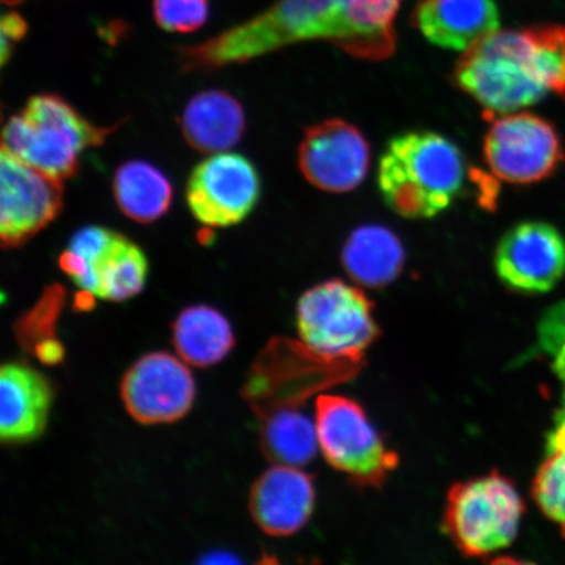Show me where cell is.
I'll list each match as a JSON object with an SVG mask.
<instances>
[{
	"mask_svg": "<svg viewBox=\"0 0 565 565\" xmlns=\"http://www.w3.org/2000/svg\"><path fill=\"white\" fill-rule=\"evenodd\" d=\"M172 342L177 355L196 369L221 363L235 348L230 321L207 306L189 307L175 318Z\"/></svg>",
	"mask_w": 565,
	"mask_h": 565,
	"instance_id": "obj_20",
	"label": "cell"
},
{
	"mask_svg": "<svg viewBox=\"0 0 565 565\" xmlns=\"http://www.w3.org/2000/svg\"><path fill=\"white\" fill-rule=\"evenodd\" d=\"M524 513L512 480L493 470L451 487L444 529L465 556L484 557L512 545Z\"/></svg>",
	"mask_w": 565,
	"mask_h": 565,
	"instance_id": "obj_5",
	"label": "cell"
},
{
	"mask_svg": "<svg viewBox=\"0 0 565 565\" xmlns=\"http://www.w3.org/2000/svg\"><path fill=\"white\" fill-rule=\"evenodd\" d=\"M373 302L341 279L320 282L301 296L296 322L302 343L334 358L364 356L380 337Z\"/></svg>",
	"mask_w": 565,
	"mask_h": 565,
	"instance_id": "obj_8",
	"label": "cell"
},
{
	"mask_svg": "<svg viewBox=\"0 0 565 565\" xmlns=\"http://www.w3.org/2000/svg\"><path fill=\"white\" fill-rule=\"evenodd\" d=\"M413 25L430 44L466 52L499 31L500 15L493 0H419Z\"/></svg>",
	"mask_w": 565,
	"mask_h": 565,
	"instance_id": "obj_17",
	"label": "cell"
},
{
	"mask_svg": "<svg viewBox=\"0 0 565 565\" xmlns=\"http://www.w3.org/2000/svg\"><path fill=\"white\" fill-rule=\"evenodd\" d=\"M53 388L44 374L24 363H9L0 371V437L21 444L38 439L46 428Z\"/></svg>",
	"mask_w": 565,
	"mask_h": 565,
	"instance_id": "obj_16",
	"label": "cell"
},
{
	"mask_svg": "<svg viewBox=\"0 0 565 565\" xmlns=\"http://www.w3.org/2000/svg\"><path fill=\"white\" fill-rule=\"evenodd\" d=\"M494 271L512 291L546 294L565 275V237L545 222H522L500 238L493 256Z\"/></svg>",
	"mask_w": 565,
	"mask_h": 565,
	"instance_id": "obj_13",
	"label": "cell"
},
{
	"mask_svg": "<svg viewBox=\"0 0 565 565\" xmlns=\"http://www.w3.org/2000/svg\"><path fill=\"white\" fill-rule=\"evenodd\" d=\"M536 73L550 92L565 100V25L529 26Z\"/></svg>",
	"mask_w": 565,
	"mask_h": 565,
	"instance_id": "obj_24",
	"label": "cell"
},
{
	"mask_svg": "<svg viewBox=\"0 0 565 565\" xmlns=\"http://www.w3.org/2000/svg\"><path fill=\"white\" fill-rule=\"evenodd\" d=\"M196 387L188 364L168 352L141 356L126 372L121 397L134 420L154 426L185 418L195 401Z\"/></svg>",
	"mask_w": 565,
	"mask_h": 565,
	"instance_id": "obj_12",
	"label": "cell"
},
{
	"mask_svg": "<svg viewBox=\"0 0 565 565\" xmlns=\"http://www.w3.org/2000/svg\"><path fill=\"white\" fill-rule=\"evenodd\" d=\"M554 372L565 384V344L555 353Z\"/></svg>",
	"mask_w": 565,
	"mask_h": 565,
	"instance_id": "obj_32",
	"label": "cell"
},
{
	"mask_svg": "<svg viewBox=\"0 0 565 565\" xmlns=\"http://www.w3.org/2000/svg\"><path fill=\"white\" fill-rule=\"evenodd\" d=\"M116 235L117 232L97 227V225L86 227L75 233L74 237L71 238L68 249L79 254L81 257L86 259L95 275L96 264L103 258L104 254L108 252Z\"/></svg>",
	"mask_w": 565,
	"mask_h": 565,
	"instance_id": "obj_27",
	"label": "cell"
},
{
	"mask_svg": "<svg viewBox=\"0 0 565 565\" xmlns=\"http://www.w3.org/2000/svg\"><path fill=\"white\" fill-rule=\"evenodd\" d=\"M115 130L90 124L60 95H35L6 124L3 150L63 181L77 172L84 151L104 145Z\"/></svg>",
	"mask_w": 565,
	"mask_h": 565,
	"instance_id": "obj_3",
	"label": "cell"
},
{
	"mask_svg": "<svg viewBox=\"0 0 565 565\" xmlns=\"http://www.w3.org/2000/svg\"><path fill=\"white\" fill-rule=\"evenodd\" d=\"M454 82L491 118L522 110L548 94L536 73L527 28L497 31L477 42L457 62Z\"/></svg>",
	"mask_w": 565,
	"mask_h": 565,
	"instance_id": "obj_4",
	"label": "cell"
},
{
	"mask_svg": "<svg viewBox=\"0 0 565 565\" xmlns=\"http://www.w3.org/2000/svg\"><path fill=\"white\" fill-rule=\"evenodd\" d=\"M148 259L141 247L117 233L95 266L96 298L122 302L134 298L147 282Z\"/></svg>",
	"mask_w": 565,
	"mask_h": 565,
	"instance_id": "obj_23",
	"label": "cell"
},
{
	"mask_svg": "<svg viewBox=\"0 0 565 565\" xmlns=\"http://www.w3.org/2000/svg\"><path fill=\"white\" fill-rule=\"evenodd\" d=\"M370 166L369 140L344 119H327L309 127L299 147L301 173L323 192H352L362 185Z\"/></svg>",
	"mask_w": 565,
	"mask_h": 565,
	"instance_id": "obj_14",
	"label": "cell"
},
{
	"mask_svg": "<svg viewBox=\"0 0 565 565\" xmlns=\"http://www.w3.org/2000/svg\"><path fill=\"white\" fill-rule=\"evenodd\" d=\"M260 196V177L249 159L217 152L204 159L189 177L186 202L198 222L227 228L245 221Z\"/></svg>",
	"mask_w": 565,
	"mask_h": 565,
	"instance_id": "obj_10",
	"label": "cell"
},
{
	"mask_svg": "<svg viewBox=\"0 0 565 565\" xmlns=\"http://www.w3.org/2000/svg\"><path fill=\"white\" fill-rule=\"evenodd\" d=\"M532 498L565 539V451L548 455L534 478Z\"/></svg>",
	"mask_w": 565,
	"mask_h": 565,
	"instance_id": "obj_25",
	"label": "cell"
},
{
	"mask_svg": "<svg viewBox=\"0 0 565 565\" xmlns=\"http://www.w3.org/2000/svg\"><path fill=\"white\" fill-rule=\"evenodd\" d=\"M113 193L124 214L138 223H153L171 209L173 189L159 168L143 160L125 162L113 180Z\"/></svg>",
	"mask_w": 565,
	"mask_h": 565,
	"instance_id": "obj_21",
	"label": "cell"
},
{
	"mask_svg": "<svg viewBox=\"0 0 565 565\" xmlns=\"http://www.w3.org/2000/svg\"><path fill=\"white\" fill-rule=\"evenodd\" d=\"M2 2L7 6H10V7H15V6H19L21 3H25L26 0H2Z\"/></svg>",
	"mask_w": 565,
	"mask_h": 565,
	"instance_id": "obj_33",
	"label": "cell"
},
{
	"mask_svg": "<svg viewBox=\"0 0 565 565\" xmlns=\"http://www.w3.org/2000/svg\"><path fill=\"white\" fill-rule=\"evenodd\" d=\"M349 277L364 287L383 288L397 279L406 264V249L397 233L369 224L350 233L342 247Z\"/></svg>",
	"mask_w": 565,
	"mask_h": 565,
	"instance_id": "obj_19",
	"label": "cell"
},
{
	"mask_svg": "<svg viewBox=\"0 0 565 565\" xmlns=\"http://www.w3.org/2000/svg\"><path fill=\"white\" fill-rule=\"evenodd\" d=\"M0 30H2V65L11 58L13 49L28 32L26 21L21 18L20 13L12 11L4 13L0 21Z\"/></svg>",
	"mask_w": 565,
	"mask_h": 565,
	"instance_id": "obj_29",
	"label": "cell"
},
{
	"mask_svg": "<svg viewBox=\"0 0 565 565\" xmlns=\"http://www.w3.org/2000/svg\"><path fill=\"white\" fill-rule=\"evenodd\" d=\"M316 428L324 459L360 489H379L398 468L399 456L386 447L364 408L351 398L320 395Z\"/></svg>",
	"mask_w": 565,
	"mask_h": 565,
	"instance_id": "obj_7",
	"label": "cell"
},
{
	"mask_svg": "<svg viewBox=\"0 0 565 565\" xmlns=\"http://www.w3.org/2000/svg\"><path fill=\"white\" fill-rule=\"evenodd\" d=\"M364 364V356H328L306 343L275 339L250 381V398L259 416L281 408H299L324 388L348 383Z\"/></svg>",
	"mask_w": 565,
	"mask_h": 565,
	"instance_id": "obj_6",
	"label": "cell"
},
{
	"mask_svg": "<svg viewBox=\"0 0 565 565\" xmlns=\"http://www.w3.org/2000/svg\"><path fill=\"white\" fill-rule=\"evenodd\" d=\"M35 352H38L41 362L47 364L58 363L63 355L61 343L53 341V339H46V341L35 345Z\"/></svg>",
	"mask_w": 565,
	"mask_h": 565,
	"instance_id": "obj_31",
	"label": "cell"
},
{
	"mask_svg": "<svg viewBox=\"0 0 565 565\" xmlns=\"http://www.w3.org/2000/svg\"><path fill=\"white\" fill-rule=\"evenodd\" d=\"M63 209L62 181L3 150L0 154V237L13 249L55 221Z\"/></svg>",
	"mask_w": 565,
	"mask_h": 565,
	"instance_id": "obj_11",
	"label": "cell"
},
{
	"mask_svg": "<svg viewBox=\"0 0 565 565\" xmlns=\"http://www.w3.org/2000/svg\"><path fill=\"white\" fill-rule=\"evenodd\" d=\"M540 348L555 355L565 344V300L555 303L543 315L539 328Z\"/></svg>",
	"mask_w": 565,
	"mask_h": 565,
	"instance_id": "obj_28",
	"label": "cell"
},
{
	"mask_svg": "<svg viewBox=\"0 0 565 565\" xmlns=\"http://www.w3.org/2000/svg\"><path fill=\"white\" fill-rule=\"evenodd\" d=\"M152 11L161 30L192 33L206 24L210 0H153Z\"/></svg>",
	"mask_w": 565,
	"mask_h": 565,
	"instance_id": "obj_26",
	"label": "cell"
},
{
	"mask_svg": "<svg viewBox=\"0 0 565 565\" xmlns=\"http://www.w3.org/2000/svg\"><path fill=\"white\" fill-rule=\"evenodd\" d=\"M316 505L312 477L294 466L274 465L253 484L249 510L254 522L271 536L298 533Z\"/></svg>",
	"mask_w": 565,
	"mask_h": 565,
	"instance_id": "obj_15",
	"label": "cell"
},
{
	"mask_svg": "<svg viewBox=\"0 0 565 565\" xmlns=\"http://www.w3.org/2000/svg\"><path fill=\"white\" fill-rule=\"evenodd\" d=\"M459 147L439 132L415 130L387 141L377 169L386 206L405 218H430L448 210L475 179Z\"/></svg>",
	"mask_w": 565,
	"mask_h": 565,
	"instance_id": "obj_2",
	"label": "cell"
},
{
	"mask_svg": "<svg viewBox=\"0 0 565 565\" xmlns=\"http://www.w3.org/2000/svg\"><path fill=\"white\" fill-rule=\"evenodd\" d=\"M546 450L547 455L565 451V393L562 405L556 409L554 416V427L547 434Z\"/></svg>",
	"mask_w": 565,
	"mask_h": 565,
	"instance_id": "obj_30",
	"label": "cell"
},
{
	"mask_svg": "<svg viewBox=\"0 0 565 565\" xmlns=\"http://www.w3.org/2000/svg\"><path fill=\"white\" fill-rule=\"evenodd\" d=\"M404 0H277L257 17L201 44L183 47V71L246 63L299 42L323 41L358 60L385 61L395 52V19Z\"/></svg>",
	"mask_w": 565,
	"mask_h": 565,
	"instance_id": "obj_1",
	"label": "cell"
},
{
	"mask_svg": "<svg viewBox=\"0 0 565 565\" xmlns=\"http://www.w3.org/2000/svg\"><path fill=\"white\" fill-rule=\"evenodd\" d=\"M260 418V447L271 462L301 468L312 461L320 448L316 423L300 408H281Z\"/></svg>",
	"mask_w": 565,
	"mask_h": 565,
	"instance_id": "obj_22",
	"label": "cell"
},
{
	"mask_svg": "<svg viewBox=\"0 0 565 565\" xmlns=\"http://www.w3.org/2000/svg\"><path fill=\"white\" fill-rule=\"evenodd\" d=\"M483 157L493 177L512 185H532L553 175L565 159L556 127L527 111L492 117Z\"/></svg>",
	"mask_w": 565,
	"mask_h": 565,
	"instance_id": "obj_9",
	"label": "cell"
},
{
	"mask_svg": "<svg viewBox=\"0 0 565 565\" xmlns=\"http://www.w3.org/2000/svg\"><path fill=\"white\" fill-rule=\"evenodd\" d=\"M245 126L242 104L218 89L195 95L181 117V130L189 146L204 153L224 152L237 145Z\"/></svg>",
	"mask_w": 565,
	"mask_h": 565,
	"instance_id": "obj_18",
	"label": "cell"
}]
</instances>
